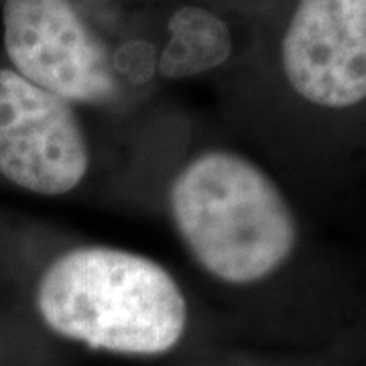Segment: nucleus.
I'll use <instances>...</instances> for the list:
<instances>
[{
  "label": "nucleus",
  "instance_id": "nucleus-1",
  "mask_svg": "<svg viewBox=\"0 0 366 366\" xmlns=\"http://www.w3.org/2000/svg\"><path fill=\"white\" fill-rule=\"evenodd\" d=\"M35 305L51 332L94 350L169 352L187 326V303L157 261L110 247H79L41 274Z\"/></svg>",
  "mask_w": 366,
  "mask_h": 366
},
{
  "label": "nucleus",
  "instance_id": "nucleus-2",
  "mask_svg": "<svg viewBox=\"0 0 366 366\" xmlns=\"http://www.w3.org/2000/svg\"><path fill=\"white\" fill-rule=\"evenodd\" d=\"M169 209L197 264L228 285L271 277L297 244V222L279 187L230 151L189 161L171 183Z\"/></svg>",
  "mask_w": 366,
  "mask_h": 366
},
{
  "label": "nucleus",
  "instance_id": "nucleus-3",
  "mask_svg": "<svg viewBox=\"0 0 366 366\" xmlns=\"http://www.w3.org/2000/svg\"><path fill=\"white\" fill-rule=\"evenodd\" d=\"M2 45L19 76L69 104L117 96L110 55L71 0H4Z\"/></svg>",
  "mask_w": 366,
  "mask_h": 366
},
{
  "label": "nucleus",
  "instance_id": "nucleus-4",
  "mask_svg": "<svg viewBox=\"0 0 366 366\" xmlns=\"http://www.w3.org/2000/svg\"><path fill=\"white\" fill-rule=\"evenodd\" d=\"M90 149L71 104L0 67V175L39 196H64L84 182Z\"/></svg>",
  "mask_w": 366,
  "mask_h": 366
},
{
  "label": "nucleus",
  "instance_id": "nucleus-5",
  "mask_svg": "<svg viewBox=\"0 0 366 366\" xmlns=\"http://www.w3.org/2000/svg\"><path fill=\"white\" fill-rule=\"evenodd\" d=\"M291 88L307 102L366 100V0H300L281 43Z\"/></svg>",
  "mask_w": 366,
  "mask_h": 366
},
{
  "label": "nucleus",
  "instance_id": "nucleus-6",
  "mask_svg": "<svg viewBox=\"0 0 366 366\" xmlns=\"http://www.w3.org/2000/svg\"><path fill=\"white\" fill-rule=\"evenodd\" d=\"M169 43L159 57L161 76L192 78L222 66L232 51L230 31L218 14L202 6H183L169 19Z\"/></svg>",
  "mask_w": 366,
  "mask_h": 366
}]
</instances>
